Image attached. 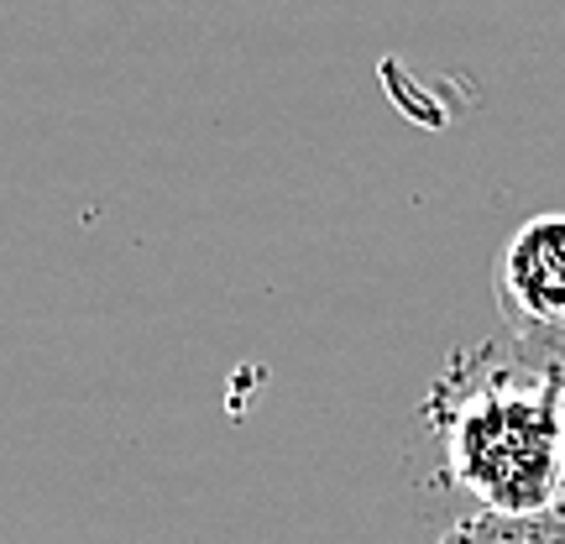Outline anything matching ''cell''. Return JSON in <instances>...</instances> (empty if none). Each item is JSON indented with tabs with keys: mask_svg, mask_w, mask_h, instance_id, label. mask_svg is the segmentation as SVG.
<instances>
[{
	"mask_svg": "<svg viewBox=\"0 0 565 544\" xmlns=\"http://www.w3.org/2000/svg\"><path fill=\"white\" fill-rule=\"evenodd\" d=\"M440 544H565V513H524V519H503V513H466L461 524H450Z\"/></svg>",
	"mask_w": 565,
	"mask_h": 544,
	"instance_id": "cell-3",
	"label": "cell"
},
{
	"mask_svg": "<svg viewBox=\"0 0 565 544\" xmlns=\"http://www.w3.org/2000/svg\"><path fill=\"white\" fill-rule=\"evenodd\" d=\"M503 330H561L565 324V210H545L508 236L498 257Z\"/></svg>",
	"mask_w": 565,
	"mask_h": 544,
	"instance_id": "cell-2",
	"label": "cell"
},
{
	"mask_svg": "<svg viewBox=\"0 0 565 544\" xmlns=\"http://www.w3.org/2000/svg\"><path fill=\"white\" fill-rule=\"evenodd\" d=\"M424 424L440 440L445 477L477 513H550L565 492V387L529 362L519 345L492 335L450 356Z\"/></svg>",
	"mask_w": 565,
	"mask_h": 544,
	"instance_id": "cell-1",
	"label": "cell"
},
{
	"mask_svg": "<svg viewBox=\"0 0 565 544\" xmlns=\"http://www.w3.org/2000/svg\"><path fill=\"white\" fill-rule=\"evenodd\" d=\"M508 341L519 345L540 372H550V377L565 387V324L561 330H508Z\"/></svg>",
	"mask_w": 565,
	"mask_h": 544,
	"instance_id": "cell-4",
	"label": "cell"
},
{
	"mask_svg": "<svg viewBox=\"0 0 565 544\" xmlns=\"http://www.w3.org/2000/svg\"><path fill=\"white\" fill-rule=\"evenodd\" d=\"M561 513H565V492H561Z\"/></svg>",
	"mask_w": 565,
	"mask_h": 544,
	"instance_id": "cell-5",
	"label": "cell"
}]
</instances>
